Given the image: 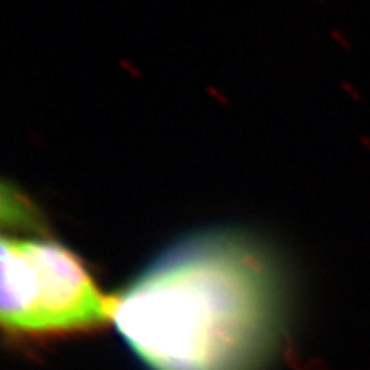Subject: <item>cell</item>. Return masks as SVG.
<instances>
[{"mask_svg":"<svg viewBox=\"0 0 370 370\" xmlns=\"http://www.w3.org/2000/svg\"><path fill=\"white\" fill-rule=\"evenodd\" d=\"M112 322L149 370H262L281 339L285 286L260 242L207 230L113 297Z\"/></svg>","mask_w":370,"mask_h":370,"instance_id":"obj_1","label":"cell"},{"mask_svg":"<svg viewBox=\"0 0 370 370\" xmlns=\"http://www.w3.org/2000/svg\"><path fill=\"white\" fill-rule=\"evenodd\" d=\"M2 326L12 334L54 336L112 321L113 297L98 288L84 262L48 238L4 237Z\"/></svg>","mask_w":370,"mask_h":370,"instance_id":"obj_2","label":"cell"},{"mask_svg":"<svg viewBox=\"0 0 370 370\" xmlns=\"http://www.w3.org/2000/svg\"><path fill=\"white\" fill-rule=\"evenodd\" d=\"M2 220L4 223H11L12 226H28V228L38 223L28 199L7 184L2 190Z\"/></svg>","mask_w":370,"mask_h":370,"instance_id":"obj_3","label":"cell"}]
</instances>
